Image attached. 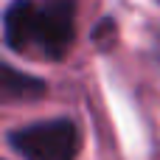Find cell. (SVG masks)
I'll use <instances>...</instances> for the list:
<instances>
[{
	"label": "cell",
	"mask_w": 160,
	"mask_h": 160,
	"mask_svg": "<svg viewBox=\"0 0 160 160\" xmlns=\"http://www.w3.org/2000/svg\"><path fill=\"white\" fill-rule=\"evenodd\" d=\"M79 0H8L3 6L6 51L39 62H62L76 45Z\"/></svg>",
	"instance_id": "6da1fadb"
},
{
	"label": "cell",
	"mask_w": 160,
	"mask_h": 160,
	"mask_svg": "<svg viewBox=\"0 0 160 160\" xmlns=\"http://www.w3.org/2000/svg\"><path fill=\"white\" fill-rule=\"evenodd\" d=\"M6 146L20 160H76L82 149V132L73 118L56 115L8 129Z\"/></svg>",
	"instance_id": "7a4b0ae2"
},
{
	"label": "cell",
	"mask_w": 160,
	"mask_h": 160,
	"mask_svg": "<svg viewBox=\"0 0 160 160\" xmlns=\"http://www.w3.org/2000/svg\"><path fill=\"white\" fill-rule=\"evenodd\" d=\"M48 93V82L34 76V73H25V70H17L14 65H3L0 70V101L3 104H20V101H37Z\"/></svg>",
	"instance_id": "3957f363"
},
{
	"label": "cell",
	"mask_w": 160,
	"mask_h": 160,
	"mask_svg": "<svg viewBox=\"0 0 160 160\" xmlns=\"http://www.w3.org/2000/svg\"><path fill=\"white\" fill-rule=\"evenodd\" d=\"M115 34H118V20H115V17H101V20L93 25L90 39H93V45H96L98 51H107V48H112Z\"/></svg>",
	"instance_id": "277c9868"
},
{
	"label": "cell",
	"mask_w": 160,
	"mask_h": 160,
	"mask_svg": "<svg viewBox=\"0 0 160 160\" xmlns=\"http://www.w3.org/2000/svg\"><path fill=\"white\" fill-rule=\"evenodd\" d=\"M152 56H155V62L160 65V28L155 31V37H152Z\"/></svg>",
	"instance_id": "5b68a950"
},
{
	"label": "cell",
	"mask_w": 160,
	"mask_h": 160,
	"mask_svg": "<svg viewBox=\"0 0 160 160\" xmlns=\"http://www.w3.org/2000/svg\"><path fill=\"white\" fill-rule=\"evenodd\" d=\"M155 3H158V6H160V0H155Z\"/></svg>",
	"instance_id": "8992f818"
}]
</instances>
